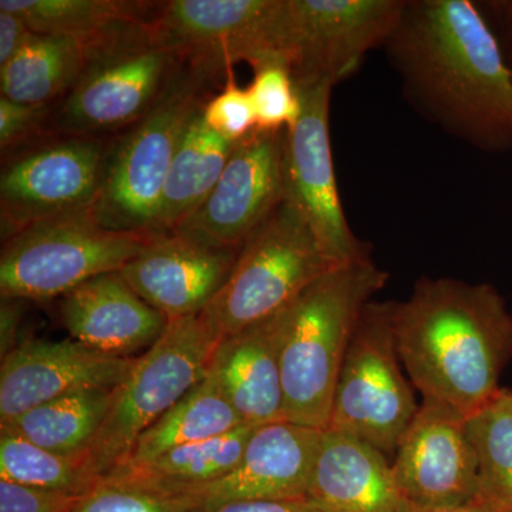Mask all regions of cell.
Here are the masks:
<instances>
[{
    "label": "cell",
    "instance_id": "obj_7",
    "mask_svg": "<svg viewBox=\"0 0 512 512\" xmlns=\"http://www.w3.org/2000/svg\"><path fill=\"white\" fill-rule=\"evenodd\" d=\"M406 0H278L272 56L288 66L296 89L338 86L367 53L386 45Z\"/></svg>",
    "mask_w": 512,
    "mask_h": 512
},
{
    "label": "cell",
    "instance_id": "obj_3",
    "mask_svg": "<svg viewBox=\"0 0 512 512\" xmlns=\"http://www.w3.org/2000/svg\"><path fill=\"white\" fill-rule=\"evenodd\" d=\"M389 274L363 258L330 269L284 309L281 372L285 420L326 430L336 384L367 303Z\"/></svg>",
    "mask_w": 512,
    "mask_h": 512
},
{
    "label": "cell",
    "instance_id": "obj_8",
    "mask_svg": "<svg viewBox=\"0 0 512 512\" xmlns=\"http://www.w3.org/2000/svg\"><path fill=\"white\" fill-rule=\"evenodd\" d=\"M156 234L114 231L90 211L32 225L2 242L0 296L43 301L119 272Z\"/></svg>",
    "mask_w": 512,
    "mask_h": 512
},
{
    "label": "cell",
    "instance_id": "obj_28",
    "mask_svg": "<svg viewBox=\"0 0 512 512\" xmlns=\"http://www.w3.org/2000/svg\"><path fill=\"white\" fill-rule=\"evenodd\" d=\"M467 430L480 471L477 497L495 512H512V404L503 390L467 419Z\"/></svg>",
    "mask_w": 512,
    "mask_h": 512
},
{
    "label": "cell",
    "instance_id": "obj_13",
    "mask_svg": "<svg viewBox=\"0 0 512 512\" xmlns=\"http://www.w3.org/2000/svg\"><path fill=\"white\" fill-rule=\"evenodd\" d=\"M332 84L298 90L302 113L285 136V201L302 215L333 265L369 258L340 201L330 144Z\"/></svg>",
    "mask_w": 512,
    "mask_h": 512
},
{
    "label": "cell",
    "instance_id": "obj_21",
    "mask_svg": "<svg viewBox=\"0 0 512 512\" xmlns=\"http://www.w3.org/2000/svg\"><path fill=\"white\" fill-rule=\"evenodd\" d=\"M320 512H403L389 457L342 431L325 430L309 484Z\"/></svg>",
    "mask_w": 512,
    "mask_h": 512
},
{
    "label": "cell",
    "instance_id": "obj_9",
    "mask_svg": "<svg viewBox=\"0 0 512 512\" xmlns=\"http://www.w3.org/2000/svg\"><path fill=\"white\" fill-rule=\"evenodd\" d=\"M335 266L284 200L245 242L227 284L205 311L225 338L284 311Z\"/></svg>",
    "mask_w": 512,
    "mask_h": 512
},
{
    "label": "cell",
    "instance_id": "obj_40",
    "mask_svg": "<svg viewBox=\"0 0 512 512\" xmlns=\"http://www.w3.org/2000/svg\"><path fill=\"white\" fill-rule=\"evenodd\" d=\"M503 393H504L505 399H507L508 402H510L512 404V392H505V390H503Z\"/></svg>",
    "mask_w": 512,
    "mask_h": 512
},
{
    "label": "cell",
    "instance_id": "obj_19",
    "mask_svg": "<svg viewBox=\"0 0 512 512\" xmlns=\"http://www.w3.org/2000/svg\"><path fill=\"white\" fill-rule=\"evenodd\" d=\"M60 318L70 338L107 356L150 349L168 320L151 308L119 272L89 279L62 296Z\"/></svg>",
    "mask_w": 512,
    "mask_h": 512
},
{
    "label": "cell",
    "instance_id": "obj_31",
    "mask_svg": "<svg viewBox=\"0 0 512 512\" xmlns=\"http://www.w3.org/2000/svg\"><path fill=\"white\" fill-rule=\"evenodd\" d=\"M70 512H195L178 495L158 493L133 485L99 480L80 495Z\"/></svg>",
    "mask_w": 512,
    "mask_h": 512
},
{
    "label": "cell",
    "instance_id": "obj_32",
    "mask_svg": "<svg viewBox=\"0 0 512 512\" xmlns=\"http://www.w3.org/2000/svg\"><path fill=\"white\" fill-rule=\"evenodd\" d=\"M202 117L211 131L231 143H238L258 128L248 87L239 86L234 70L225 77L221 92L205 103Z\"/></svg>",
    "mask_w": 512,
    "mask_h": 512
},
{
    "label": "cell",
    "instance_id": "obj_15",
    "mask_svg": "<svg viewBox=\"0 0 512 512\" xmlns=\"http://www.w3.org/2000/svg\"><path fill=\"white\" fill-rule=\"evenodd\" d=\"M394 480L407 504L454 507L480 490L477 451L467 420L423 402L394 453Z\"/></svg>",
    "mask_w": 512,
    "mask_h": 512
},
{
    "label": "cell",
    "instance_id": "obj_20",
    "mask_svg": "<svg viewBox=\"0 0 512 512\" xmlns=\"http://www.w3.org/2000/svg\"><path fill=\"white\" fill-rule=\"evenodd\" d=\"M282 319L284 311L225 336L212 356L208 372L245 426L285 420Z\"/></svg>",
    "mask_w": 512,
    "mask_h": 512
},
{
    "label": "cell",
    "instance_id": "obj_34",
    "mask_svg": "<svg viewBox=\"0 0 512 512\" xmlns=\"http://www.w3.org/2000/svg\"><path fill=\"white\" fill-rule=\"evenodd\" d=\"M79 497L0 480V512H70Z\"/></svg>",
    "mask_w": 512,
    "mask_h": 512
},
{
    "label": "cell",
    "instance_id": "obj_11",
    "mask_svg": "<svg viewBox=\"0 0 512 512\" xmlns=\"http://www.w3.org/2000/svg\"><path fill=\"white\" fill-rule=\"evenodd\" d=\"M107 148L99 137L63 134L10 156L0 174L2 242L40 222L92 210Z\"/></svg>",
    "mask_w": 512,
    "mask_h": 512
},
{
    "label": "cell",
    "instance_id": "obj_36",
    "mask_svg": "<svg viewBox=\"0 0 512 512\" xmlns=\"http://www.w3.org/2000/svg\"><path fill=\"white\" fill-rule=\"evenodd\" d=\"M23 299L2 298L0 303V352L2 359L19 345L20 320L25 312Z\"/></svg>",
    "mask_w": 512,
    "mask_h": 512
},
{
    "label": "cell",
    "instance_id": "obj_17",
    "mask_svg": "<svg viewBox=\"0 0 512 512\" xmlns=\"http://www.w3.org/2000/svg\"><path fill=\"white\" fill-rule=\"evenodd\" d=\"M134 357L107 356L70 338L25 339L0 367V424L69 394L113 390Z\"/></svg>",
    "mask_w": 512,
    "mask_h": 512
},
{
    "label": "cell",
    "instance_id": "obj_35",
    "mask_svg": "<svg viewBox=\"0 0 512 512\" xmlns=\"http://www.w3.org/2000/svg\"><path fill=\"white\" fill-rule=\"evenodd\" d=\"M30 35L32 30L25 20L15 13L0 10V67L18 55Z\"/></svg>",
    "mask_w": 512,
    "mask_h": 512
},
{
    "label": "cell",
    "instance_id": "obj_30",
    "mask_svg": "<svg viewBox=\"0 0 512 512\" xmlns=\"http://www.w3.org/2000/svg\"><path fill=\"white\" fill-rule=\"evenodd\" d=\"M248 92L261 130H286L301 117V97L288 66L281 60H266L255 66Z\"/></svg>",
    "mask_w": 512,
    "mask_h": 512
},
{
    "label": "cell",
    "instance_id": "obj_2",
    "mask_svg": "<svg viewBox=\"0 0 512 512\" xmlns=\"http://www.w3.org/2000/svg\"><path fill=\"white\" fill-rule=\"evenodd\" d=\"M403 367L423 402L463 419L497 399L512 356V315L488 284L424 276L394 306Z\"/></svg>",
    "mask_w": 512,
    "mask_h": 512
},
{
    "label": "cell",
    "instance_id": "obj_39",
    "mask_svg": "<svg viewBox=\"0 0 512 512\" xmlns=\"http://www.w3.org/2000/svg\"><path fill=\"white\" fill-rule=\"evenodd\" d=\"M498 13V18L503 23L505 39L512 47V0H501V2L488 3Z\"/></svg>",
    "mask_w": 512,
    "mask_h": 512
},
{
    "label": "cell",
    "instance_id": "obj_16",
    "mask_svg": "<svg viewBox=\"0 0 512 512\" xmlns=\"http://www.w3.org/2000/svg\"><path fill=\"white\" fill-rule=\"evenodd\" d=\"M323 431L288 420L255 427L227 476L171 495L183 497L195 512L238 501H308Z\"/></svg>",
    "mask_w": 512,
    "mask_h": 512
},
{
    "label": "cell",
    "instance_id": "obj_22",
    "mask_svg": "<svg viewBox=\"0 0 512 512\" xmlns=\"http://www.w3.org/2000/svg\"><path fill=\"white\" fill-rule=\"evenodd\" d=\"M204 106L192 117L171 163L158 204L153 234L174 231L201 207L224 173L235 146L205 124L202 117Z\"/></svg>",
    "mask_w": 512,
    "mask_h": 512
},
{
    "label": "cell",
    "instance_id": "obj_25",
    "mask_svg": "<svg viewBox=\"0 0 512 512\" xmlns=\"http://www.w3.org/2000/svg\"><path fill=\"white\" fill-rule=\"evenodd\" d=\"M241 426L245 424L222 393L217 379L208 372L194 389L138 437L116 468L138 466L173 448L214 439Z\"/></svg>",
    "mask_w": 512,
    "mask_h": 512
},
{
    "label": "cell",
    "instance_id": "obj_24",
    "mask_svg": "<svg viewBox=\"0 0 512 512\" xmlns=\"http://www.w3.org/2000/svg\"><path fill=\"white\" fill-rule=\"evenodd\" d=\"M89 42L76 37L33 33L18 55L0 67V96L50 107L79 80L89 57Z\"/></svg>",
    "mask_w": 512,
    "mask_h": 512
},
{
    "label": "cell",
    "instance_id": "obj_37",
    "mask_svg": "<svg viewBox=\"0 0 512 512\" xmlns=\"http://www.w3.org/2000/svg\"><path fill=\"white\" fill-rule=\"evenodd\" d=\"M201 512H320L309 501H238Z\"/></svg>",
    "mask_w": 512,
    "mask_h": 512
},
{
    "label": "cell",
    "instance_id": "obj_29",
    "mask_svg": "<svg viewBox=\"0 0 512 512\" xmlns=\"http://www.w3.org/2000/svg\"><path fill=\"white\" fill-rule=\"evenodd\" d=\"M0 480L76 497L99 483L90 476L83 458L53 453L3 429H0Z\"/></svg>",
    "mask_w": 512,
    "mask_h": 512
},
{
    "label": "cell",
    "instance_id": "obj_33",
    "mask_svg": "<svg viewBox=\"0 0 512 512\" xmlns=\"http://www.w3.org/2000/svg\"><path fill=\"white\" fill-rule=\"evenodd\" d=\"M50 107L28 106L0 96V148L2 153L18 150L40 131Z\"/></svg>",
    "mask_w": 512,
    "mask_h": 512
},
{
    "label": "cell",
    "instance_id": "obj_10",
    "mask_svg": "<svg viewBox=\"0 0 512 512\" xmlns=\"http://www.w3.org/2000/svg\"><path fill=\"white\" fill-rule=\"evenodd\" d=\"M394 306V301H372L363 309L326 429L366 441L389 458L420 409L397 350Z\"/></svg>",
    "mask_w": 512,
    "mask_h": 512
},
{
    "label": "cell",
    "instance_id": "obj_23",
    "mask_svg": "<svg viewBox=\"0 0 512 512\" xmlns=\"http://www.w3.org/2000/svg\"><path fill=\"white\" fill-rule=\"evenodd\" d=\"M254 429L241 426L214 439L173 448L138 466L116 468L100 480L164 494L212 483L237 467Z\"/></svg>",
    "mask_w": 512,
    "mask_h": 512
},
{
    "label": "cell",
    "instance_id": "obj_6",
    "mask_svg": "<svg viewBox=\"0 0 512 512\" xmlns=\"http://www.w3.org/2000/svg\"><path fill=\"white\" fill-rule=\"evenodd\" d=\"M89 43L86 66L60 103L57 126L70 136L100 138L143 119L181 63L148 22Z\"/></svg>",
    "mask_w": 512,
    "mask_h": 512
},
{
    "label": "cell",
    "instance_id": "obj_5",
    "mask_svg": "<svg viewBox=\"0 0 512 512\" xmlns=\"http://www.w3.org/2000/svg\"><path fill=\"white\" fill-rule=\"evenodd\" d=\"M208 312L168 322L160 339L133 365L113 390L109 412L84 457L94 480L127 457L138 437L208 375L221 340Z\"/></svg>",
    "mask_w": 512,
    "mask_h": 512
},
{
    "label": "cell",
    "instance_id": "obj_18",
    "mask_svg": "<svg viewBox=\"0 0 512 512\" xmlns=\"http://www.w3.org/2000/svg\"><path fill=\"white\" fill-rule=\"evenodd\" d=\"M241 248L217 247L180 232L156 234L120 274L168 322L204 311L227 284Z\"/></svg>",
    "mask_w": 512,
    "mask_h": 512
},
{
    "label": "cell",
    "instance_id": "obj_38",
    "mask_svg": "<svg viewBox=\"0 0 512 512\" xmlns=\"http://www.w3.org/2000/svg\"><path fill=\"white\" fill-rule=\"evenodd\" d=\"M403 512H495L490 505L480 498H474L470 503L454 505V507H417V505L404 503Z\"/></svg>",
    "mask_w": 512,
    "mask_h": 512
},
{
    "label": "cell",
    "instance_id": "obj_26",
    "mask_svg": "<svg viewBox=\"0 0 512 512\" xmlns=\"http://www.w3.org/2000/svg\"><path fill=\"white\" fill-rule=\"evenodd\" d=\"M156 5L136 0H0V10L20 16L33 33L84 42L148 22Z\"/></svg>",
    "mask_w": 512,
    "mask_h": 512
},
{
    "label": "cell",
    "instance_id": "obj_27",
    "mask_svg": "<svg viewBox=\"0 0 512 512\" xmlns=\"http://www.w3.org/2000/svg\"><path fill=\"white\" fill-rule=\"evenodd\" d=\"M113 390H90L50 400L0 424V429L53 453L84 460L109 412Z\"/></svg>",
    "mask_w": 512,
    "mask_h": 512
},
{
    "label": "cell",
    "instance_id": "obj_1",
    "mask_svg": "<svg viewBox=\"0 0 512 512\" xmlns=\"http://www.w3.org/2000/svg\"><path fill=\"white\" fill-rule=\"evenodd\" d=\"M383 49L429 123L483 151L512 147V67L477 3L406 0Z\"/></svg>",
    "mask_w": 512,
    "mask_h": 512
},
{
    "label": "cell",
    "instance_id": "obj_12",
    "mask_svg": "<svg viewBox=\"0 0 512 512\" xmlns=\"http://www.w3.org/2000/svg\"><path fill=\"white\" fill-rule=\"evenodd\" d=\"M278 0H167L157 2L148 26L178 62L212 83L244 62L254 69L271 52Z\"/></svg>",
    "mask_w": 512,
    "mask_h": 512
},
{
    "label": "cell",
    "instance_id": "obj_14",
    "mask_svg": "<svg viewBox=\"0 0 512 512\" xmlns=\"http://www.w3.org/2000/svg\"><path fill=\"white\" fill-rule=\"evenodd\" d=\"M286 130L256 128L235 143L224 173L175 232L207 244L242 248L285 200Z\"/></svg>",
    "mask_w": 512,
    "mask_h": 512
},
{
    "label": "cell",
    "instance_id": "obj_4",
    "mask_svg": "<svg viewBox=\"0 0 512 512\" xmlns=\"http://www.w3.org/2000/svg\"><path fill=\"white\" fill-rule=\"evenodd\" d=\"M211 84L181 63L146 116L110 144L99 194L90 210L100 225L153 234L171 163L192 117L210 100Z\"/></svg>",
    "mask_w": 512,
    "mask_h": 512
}]
</instances>
